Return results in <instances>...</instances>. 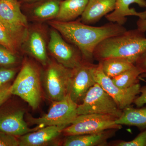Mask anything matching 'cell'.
I'll return each instance as SVG.
<instances>
[{
    "label": "cell",
    "instance_id": "obj_8",
    "mask_svg": "<svg viewBox=\"0 0 146 146\" xmlns=\"http://www.w3.org/2000/svg\"><path fill=\"white\" fill-rule=\"evenodd\" d=\"M46 114L38 118L28 117L30 124L41 127L50 125H64L71 124L78 116V105L73 102L69 96L58 101L52 102Z\"/></svg>",
    "mask_w": 146,
    "mask_h": 146
},
{
    "label": "cell",
    "instance_id": "obj_20",
    "mask_svg": "<svg viewBox=\"0 0 146 146\" xmlns=\"http://www.w3.org/2000/svg\"><path fill=\"white\" fill-rule=\"evenodd\" d=\"M115 122L120 125L135 126L143 130L146 128V107L126 108Z\"/></svg>",
    "mask_w": 146,
    "mask_h": 146
},
{
    "label": "cell",
    "instance_id": "obj_24",
    "mask_svg": "<svg viewBox=\"0 0 146 146\" xmlns=\"http://www.w3.org/2000/svg\"><path fill=\"white\" fill-rule=\"evenodd\" d=\"M146 146V128L133 140L129 141H117L108 143V146Z\"/></svg>",
    "mask_w": 146,
    "mask_h": 146
},
{
    "label": "cell",
    "instance_id": "obj_19",
    "mask_svg": "<svg viewBox=\"0 0 146 146\" xmlns=\"http://www.w3.org/2000/svg\"><path fill=\"white\" fill-rule=\"evenodd\" d=\"M89 0H63L54 20L61 22L75 21L84 12Z\"/></svg>",
    "mask_w": 146,
    "mask_h": 146
},
{
    "label": "cell",
    "instance_id": "obj_23",
    "mask_svg": "<svg viewBox=\"0 0 146 146\" xmlns=\"http://www.w3.org/2000/svg\"><path fill=\"white\" fill-rule=\"evenodd\" d=\"M141 74V71L134 65L129 70L111 79L116 86L126 89L139 83V78Z\"/></svg>",
    "mask_w": 146,
    "mask_h": 146
},
{
    "label": "cell",
    "instance_id": "obj_7",
    "mask_svg": "<svg viewBox=\"0 0 146 146\" xmlns=\"http://www.w3.org/2000/svg\"><path fill=\"white\" fill-rule=\"evenodd\" d=\"M49 33L50 29L44 23L29 24L21 47L22 52L33 58L44 67L50 60L48 50Z\"/></svg>",
    "mask_w": 146,
    "mask_h": 146
},
{
    "label": "cell",
    "instance_id": "obj_1",
    "mask_svg": "<svg viewBox=\"0 0 146 146\" xmlns=\"http://www.w3.org/2000/svg\"><path fill=\"white\" fill-rule=\"evenodd\" d=\"M47 23L57 30L67 42L77 47L84 59L92 62L94 50L101 42L127 30L123 26L111 22L102 26H92L83 23L79 18L69 22L52 20Z\"/></svg>",
    "mask_w": 146,
    "mask_h": 146
},
{
    "label": "cell",
    "instance_id": "obj_13",
    "mask_svg": "<svg viewBox=\"0 0 146 146\" xmlns=\"http://www.w3.org/2000/svg\"><path fill=\"white\" fill-rule=\"evenodd\" d=\"M63 0H39L31 3L22 4V9L29 22L44 23L54 20Z\"/></svg>",
    "mask_w": 146,
    "mask_h": 146
},
{
    "label": "cell",
    "instance_id": "obj_9",
    "mask_svg": "<svg viewBox=\"0 0 146 146\" xmlns=\"http://www.w3.org/2000/svg\"><path fill=\"white\" fill-rule=\"evenodd\" d=\"M48 50L49 54L56 62L70 69L78 67L84 59L78 48L67 42L52 27L50 29Z\"/></svg>",
    "mask_w": 146,
    "mask_h": 146
},
{
    "label": "cell",
    "instance_id": "obj_10",
    "mask_svg": "<svg viewBox=\"0 0 146 146\" xmlns=\"http://www.w3.org/2000/svg\"><path fill=\"white\" fill-rule=\"evenodd\" d=\"M93 75L96 82L112 97L122 110L130 106L140 94L141 85L139 83L126 89L120 88L115 85L112 79L104 72L101 65L99 62L94 67Z\"/></svg>",
    "mask_w": 146,
    "mask_h": 146
},
{
    "label": "cell",
    "instance_id": "obj_30",
    "mask_svg": "<svg viewBox=\"0 0 146 146\" xmlns=\"http://www.w3.org/2000/svg\"><path fill=\"white\" fill-rule=\"evenodd\" d=\"M140 91L141 95L137 96L133 102L137 107H142L146 104V85L141 86Z\"/></svg>",
    "mask_w": 146,
    "mask_h": 146
},
{
    "label": "cell",
    "instance_id": "obj_2",
    "mask_svg": "<svg viewBox=\"0 0 146 146\" xmlns=\"http://www.w3.org/2000/svg\"><path fill=\"white\" fill-rule=\"evenodd\" d=\"M146 51L145 34L137 28L105 39L96 47L93 56L98 62L111 58H124L134 64Z\"/></svg>",
    "mask_w": 146,
    "mask_h": 146
},
{
    "label": "cell",
    "instance_id": "obj_6",
    "mask_svg": "<svg viewBox=\"0 0 146 146\" xmlns=\"http://www.w3.org/2000/svg\"><path fill=\"white\" fill-rule=\"evenodd\" d=\"M122 112L112 97L98 83L89 89L82 102L77 107L78 115L108 114L119 117Z\"/></svg>",
    "mask_w": 146,
    "mask_h": 146
},
{
    "label": "cell",
    "instance_id": "obj_27",
    "mask_svg": "<svg viewBox=\"0 0 146 146\" xmlns=\"http://www.w3.org/2000/svg\"><path fill=\"white\" fill-rule=\"evenodd\" d=\"M16 137L0 131V146H19V139Z\"/></svg>",
    "mask_w": 146,
    "mask_h": 146
},
{
    "label": "cell",
    "instance_id": "obj_16",
    "mask_svg": "<svg viewBox=\"0 0 146 146\" xmlns=\"http://www.w3.org/2000/svg\"><path fill=\"white\" fill-rule=\"evenodd\" d=\"M64 125H50L21 136L19 146H42L51 143L62 133Z\"/></svg>",
    "mask_w": 146,
    "mask_h": 146
},
{
    "label": "cell",
    "instance_id": "obj_28",
    "mask_svg": "<svg viewBox=\"0 0 146 146\" xmlns=\"http://www.w3.org/2000/svg\"><path fill=\"white\" fill-rule=\"evenodd\" d=\"M134 65L141 71L140 78H146V51L138 58Z\"/></svg>",
    "mask_w": 146,
    "mask_h": 146
},
{
    "label": "cell",
    "instance_id": "obj_11",
    "mask_svg": "<svg viewBox=\"0 0 146 146\" xmlns=\"http://www.w3.org/2000/svg\"><path fill=\"white\" fill-rule=\"evenodd\" d=\"M96 64L83 59L80 65L72 69L68 96L73 102L80 104L89 89L96 82L93 75Z\"/></svg>",
    "mask_w": 146,
    "mask_h": 146
},
{
    "label": "cell",
    "instance_id": "obj_17",
    "mask_svg": "<svg viewBox=\"0 0 146 146\" xmlns=\"http://www.w3.org/2000/svg\"><path fill=\"white\" fill-rule=\"evenodd\" d=\"M116 129H109L97 133L65 136L64 146H108V141L115 135Z\"/></svg>",
    "mask_w": 146,
    "mask_h": 146
},
{
    "label": "cell",
    "instance_id": "obj_22",
    "mask_svg": "<svg viewBox=\"0 0 146 146\" xmlns=\"http://www.w3.org/2000/svg\"><path fill=\"white\" fill-rule=\"evenodd\" d=\"M104 74L110 78L115 77L134 66L130 60L124 58H111L98 62Z\"/></svg>",
    "mask_w": 146,
    "mask_h": 146
},
{
    "label": "cell",
    "instance_id": "obj_4",
    "mask_svg": "<svg viewBox=\"0 0 146 146\" xmlns=\"http://www.w3.org/2000/svg\"><path fill=\"white\" fill-rule=\"evenodd\" d=\"M44 67L42 79L48 98L52 102L58 101L68 96L72 69L50 59Z\"/></svg>",
    "mask_w": 146,
    "mask_h": 146
},
{
    "label": "cell",
    "instance_id": "obj_29",
    "mask_svg": "<svg viewBox=\"0 0 146 146\" xmlns=\"http://www.w3.org/2000/svg\"><path fill=\"white\" fill-rule=\"evenodd\" d=\"M11 84L8 83L0 87V106L12 95L11 91Z\"/></svg>",
    "mask_w": 146,
    "mask_h": 146
},
{
    "label": "cell",
    "instance_id": "obj_32",
    "mask_svg": "<svg viewBox=\"0 0 146 146\" xmlns=\"http://www.w3.org/2000/svg\"><path fill=\"white\" fill-rule=\"evenodd\" d=\"M21 2L22 4H23L31 3L35 2L39 0H19Z\"/></svg>",
    "mask_w": 146,
    "mask_h": 146
},
{
    "label": "cell",
    "instance_id": "obj_12",
    "mask_svg": "<svg viewBox=\"0 0 146 146\" xmlns=\"http://www.w3.org/2000/svg\"><path fill=\"white\" fill-rule=\"evenodd\" d=\"M29 22L19 0H0V23L12 31L26 33Z\"/></svg>",
    "mask_w": 146,
    "mask_h": 146
},
{
    "label": "cell",
    "instance_id": "obj_14",
    "mask_svg": "<svg viewBox=\"0 0 146 146\" xmlns=\"http://www.w3.org/2000/svg\"><path fill=\"white\" fill-rule=\"evenodd\" d=\"M129 16L145 18L146 0H116L115 9L105 18L109 22L123 26Z\"/></svg>",
    "mask_w": 146,
    "mask_h": 146
},
{
    "label": "cell",
    "instance_id": "obj_25",
    "mask_svg": "<svg viewBox=\"0 0 146 146\" xmlns=\"http://www.w3.org/2000/svg\"><path fill=\"white\" fill-rule=\"evenodd\" d=\"M17 54L0 45V65L7 66L15 65L18 61Z\"/></svg>",
    "mask_w": 146,
    "mask_h": 146
},
{
    "label": "cell",
    "instance_id": "obj_5",
    "mask_svg": "<svg viewBox=\"0 0 146 146\" xmlns=\"http://www.w3.org/2000/svg\"><path fill=\"white\" fill-rule=\"evenodd\" d=\"M119 118L108 114H89L78 115L71 124L64 128L65 136L97 133L109 129H121L122 125L115 121Z\"/></svg>",
    "mask_w": 146,
    "mask_h": 146
},
{
    "label": "cell",
    "instance_id": "obj_18",
    "mask_svg": "<svg viewBox=\"0 0 146 146\" xmlns=\"http://www.w3.org/2000/svg\"><path fill=\"white\" fill-rule=\"evenodd\" d=\"M116 0H89L79 18L83 23L91 25L99 21L115 9Z\"/></svg>",
    "mask_w": 146,
    "mask_h": 146
},
{
    "label": "cell",
    "instance_id": "obj_3",
    "mask_svg": "<svg viewBox=\"0 0 146 146\" xmlns=\"http://www.w3.org/2000/svg\"><path fill=\"white\" fill-rule=\"evenodd\" d=\"M42 71L33 60L25 57L14 82L11 85L12 95L20 97L33 109L38 107L42 98Z\"/></svg>",
    "mask_w": 146,
    "mask_h": 146
},
{
    "label": "cell",
    "instance_id": "obj_21",
    "mask_svg": "<svg viewBox=\"0 0 146 146\" xmlns=\"http://www.w3.org/2000/svg\"><path fill=\"white\" fill-rule=\"evenodd\" d=\"M26 34L12 31L0 23V45L15 53L21 51Z\"/></svg>",
    "mask_w": 146,
    "mask_h": 146
},
{
    "label": "cell",
    "instance_id": "obj_15",
    "mask_svg": "<svg viewBox=\"0 0 146 146\" xmlns=\"http://www.w3.org/2000/svg\"><path fill=\"white\" fill-rule=\"evenodd\" d=\"M25 112L23 110H18L0 115V131L21 136L42 128L36 126L34 128H30L24 119Z\"/></svg>",
    "mask_w": 146,
    "mask_h": 146
},
{
    "label": "cell",
    "instance_id": "obj_26",
    "mask_svg": "<svg viewBox=\"0 0 146 146\" xmlns=\"http://www.w3.org/2000/svg\"><path fill=\"white\" fill-rule=\"evenodd\" d=\"M17 71L11 68H0V87L8 83L14 77Z\"/></svg>",
    "mask_w": 146,
    "mask_h": 146
},
{
    "label": "cell",
    "instance_id": "obj_31",
    "mask_svg": "<svg viewBox=\"0 0 146 146\" xmlns=\"http://www.w3.org/2000/svg\"><path fill=\"white\" fill-rule=\"evenodd\" d=\"M137 28L146 33V17L144 18H139L136 22Z\"/></svg>",
    "mask_w": 146,
    "mask_h": 146
}]
</instances>
